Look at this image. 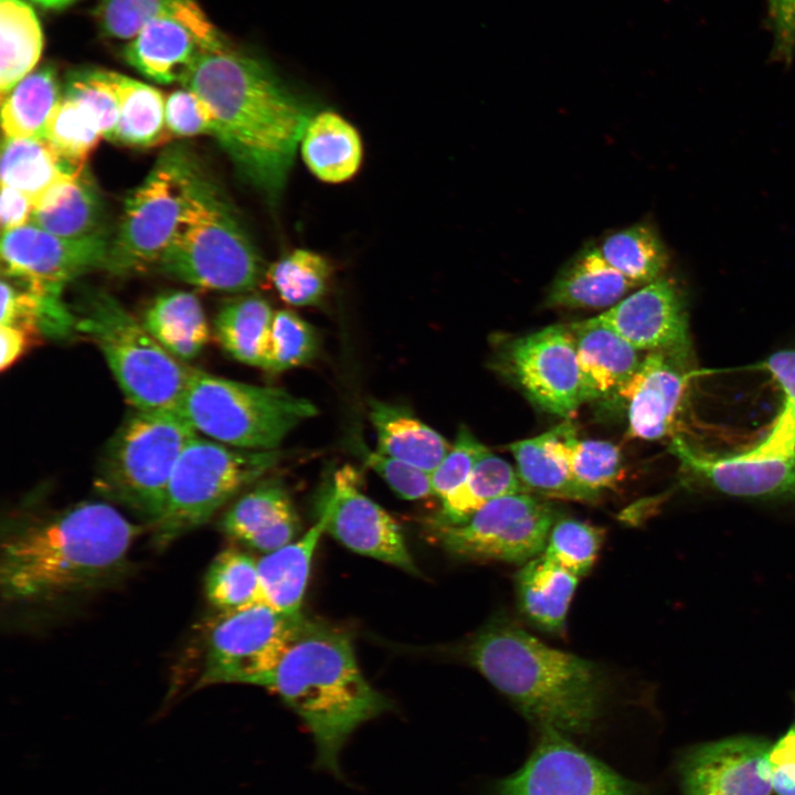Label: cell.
I'll return each instance as SVG.
<instances>
[{
  "label": "cell",
  "mask_w": 795,
  "mask_h": 795,
  "mask_svg": "<svg viewBox=\"0 0 795 795\" xmlns=\"http://www.w3.org/2000/svg\"><path fill=\"white\" fill-rule=\"evenodd\" d=\"M304 617L262 602L220 613L209 630L197 688L215 683L262 687Z\"/></svg>",
  "instance_id": "obj_12"
},
{
  "label": "cell",
  "mask_w": 795,
  "mask_h": 795,
  "mask_svg": "<svg viewBox=\"0 0 795 795\" xmlns=\"http://www.w3.org/2000/svg\"><path fill=\"white\" fill-rule=\"evenodd\" d=\"M119 102V120L113 142L149 148L171 138L166 125V100L155 87L112 72Z\"/></svg>",
  "instance_id": "obj_35"
},
{
  "label": "cell",
  "mask_w": 795,
  "mask_h": 795,
  "mask_svg": "<svg viewBox=\"0 0 795 795\" xmlns=\"http://www.w3.org/2000/svg\"><path fill=\"white\" fill-rule=\"evenodd\" d=\"M103 132L95 115L83 104L63 96L52 113L45 139L75 168H84Z\"/></svg>",
  "instance_id": "obj_42"
},
{
  "label": "cell",
  "mask_w": 795,
  "mask_h": 795,
  "mask_svg": "<svg viewBox=\"0 0 795 795\" xmlns=\"http://www.w3.org/2000/svg\"><path fill=\"white\" fill-rule=\"evenodd\" d=\"M266 275L285 303L312 306L326 295L332 268L322 255L296 248L273 263Z\"/></svg>",
  "instance_id": "obj_41"
},
{
  "label": "cell",
  "mask_w": 795,
  "mask_h": 795,
  "mask_svg": "<svg viewBox=\"0 0 795 795\" xmlns=\"http://www.w3.org/2000/svg\"><path fill=\"white\" fill-rule=\"evenodd\" d=\"M76 331L104 354L126 399L137 410H178L193 368L169 353L117 300L88 296L76 315Z\"/></svg>",
  "instance_id": "obj_8"
},
{
  "label": "cell",
  "mask_w": 795,
  "mask_h": 795,
  "mask_svg": "<svg viewBox=\"0 0 795 795\" xmlns=\"http://www.w3.org/2000/svg\"><path fill=\"white\" fill-rule=\"evenodd\" d=\"M598 248L605 261L636 286L658 279L668 266L666 245L647 222L607 235Z\"/></svg>",
  "instance_id": "obj_38"
},
{
  "label": "cell",
  "mask_w": 795,
  "mask_h": 795,
  "mask_svg": "<svg viewBox=\"0 0 795 795\" xmlns=\"http://www.w3.org/2000/svg\"><path fill=\"white\" fill-rule=\"evenodd\" d=\"M555 517L550 504L520 492L489 501L463 523L433 527L456 556L524 563L545 548Z\"/></svg>",
  "instance_id": "obj_13"
},
{
  "label": "cell",
  "mask_w": 795,
  "mask_h": 795,
  "mask_svg": "<svg viewBox=\"0 0 795 795\" xmlns=\"http://www.w3.org/2000/svg\"><path fill=\"white\" fill-rule=\"evenodd\" d=\"M358 477L348 465L335 473L318 512L325 517L326 531L359 554L416 574L401 527L360 490Z\"/></svg>",
  "instance_id": "obj_15"
},
{
  "label": "cell",
  "mask_w": 795,
  "mask_h": 795,
  "mask_svg": "<svg viewBox=\"0 0 795 795\" xmlns=\"http://www.w3.org/2000/svg\"><path fill=\"white\" fill-rule=\"evenodd\" d=\"M180 82L211 108L212 136L239 171L277 194L312 116L309 107L264 61L227 44L203 51Z\"/></svg>",
  "instance_id": "obj_2"
},
{
  "label": "cell",
  "mask_w": 795,
  "mask_h": 795,
  "mask_svg": "<svg viewBox=\"0 0 795 795\" xmlns=\"http://www.w3.org/2000/svg\"><path fill=\"white\" fill-rule=\"evenodd\" d=\"M189 0H100L95 18L108 38L136 36L151 20L174 12Z\"/></svg>",
  "instance_id": "obj_46"
},
{
  "label": "cell",
  "mask_w": 795,
  "mask_h": 795,
  "mask_svg": "<svg viewBox=\"0 0 795 795\" xmlns=\"http://www.w3.org/2000/svg\"><path fill=\"white\" fill-rule=\"evenodd\" d=\"M488 449L464 426L451 449L431 474L433 495L442 500L459 488Z\"/></svg>",
  "instance_id": "obj_47"
},
{
  "label": "cell",
  "mask_w": 795,
  "mask_h": 795,
  "mask_svg": "<svg viewBox=\"0 0 795 795\" xmlns=\"http://www.w3.org/2000/svg\"><path fill=\"white\" fill-rule=\"evenodd\" d=\"M526 491L527 488L512 466L487 451L467 480L442 500V509L432 526L463 523L489 501Z\"/></svg>",
  "instance_id": "obj_36"
},
{
  "label": "cell",
  "mask_w": 795,
  "mask_h": 795,
  "mask_svg": "<svg viewBox=\"0 0 795 795\" xmlns=\"http://www.w3.org/2000/svg\"><path fill=\"white\" fill-rule=\"evenodd\" d=\"M581 402L615 398L642 361L638 350L595 317L572 322Z\"/></svg>",
  "instance_id": "obj_22"
},
{
  "label": "cell",
  "mask_w": 795,
  "mask_h": 795,
  "mask_svg": "<svg viewBox=\"0 0 795 795\" xmlns=\"http://www.w3.org/2000/svg\"><path fill=\"white\" fill-rule=\"evenodd\" d=\"M369 409L380 453L432 474L451 449L443 435L406 407L370 400Z\"/></svg>",
  "instance_id": "obj_27"
},
{
  "label": "cell",
  "mask_w": 795,
  "mask_h": 795,
  "mask_svg": "<svg viewBox=\"0 0 795 795\" xmlns=\"http://www.w3.org/2000/svg\"><path fill=\"white\" fill-rule=\"evenodd\" d=\"M365 464L403 499L416 500L433 495L431 474L379 451L361 447Z\"/></svg>",
  "instance_id": "obj_49"
},
{
  "label": "cell",
  "mask_w": 795,
  "mask_h": 795,
  "mask_svg": "<svg viewBox=\"0 0 795 795\" xmlns=\"http://www.w3.org/2000/svg\"><path fill=\"white\" fill-rule=\"evenodd\" d=\"M222 531L266 553L292 542L299 521L288 491L278 479L262 481L224 515Z\"/></svg>",
  "instance_id": "obj_23"
},
{
  "label": "cell",
  "mask_w": 795,
  "mask_h": 795,
  "mask_svg": "<svg viewBox=\"0 0 795 795\" xmlns=\"http://www.w3.org/2000/svg\"><path fill=\"white\" fill-rule=\"evenodd\" d=\"M166 125L171 137L213 135L214 117L209 105L184 87L166 99Z\"/></svg>",
  "instance_id": "obj_48"
},
{
  "label": "cell",
  "mask_w": 795,
  "mask_h": 795,
  "mask_svg": "<svg viewBox=\"0 0 795 795\" xmlns=\"http://www.w3.org/2000/svg\"><path fill=\"white\" fill-rule=\"evenodd\" d=\"M63 96L86 106L97 118L104 138L114 140L119 120V102L112 72L82 70L70 73Z\"/></svg>",
  "instance_id": "obj_45"
},
{
  "label": "cell",
  "mask_w": 795,
  "mask_h": 795,
  "mask_svg": "<svg viewBox=\"0 0 795 795\" xmlns=\"http://www.w3.org/2000/svg\"><path fill=\"white\" fill-rule=\"evenodd\" d=\"M579 577L558 565L544 553L530 559L517 573L520 611L542 630L564 628L569 606Z\"/></svg>",
  "instance_id": "obj_29"
},
{
  "label": "cell",
  "mask_w": 795,
  "mask_h": 795,
  "mask_svg": "<svg viewBox=\"0 0 795 795\" xmlns=\"http://www.w3.org/2000/svg\"><path fill=\"white\" fill-rule=\"evenodd\" d=\"M157 269L200 288L227 293L253 289L262 279V261L254 245L202 171Z\"/></svg>",
  "instance_id": "obj_6"
},
{
  "label": "cell",
  "mask_w": 795,
  "mask_h": 795,
  "mask_svg": "<svg viewBox=\"0 0 795 795\" xmlns=\"http://www.w3.org/2000/svg\"><path fill=\"white\" fill-rule=\"evenodd\" d=\"M142 324L180 361L197 358L210 339L199 298L183 290L165 293L155 298L145 312Z\"/></svg>",
  "instance_id": "obj_30"
},
{
  "label": "cell",
  "mask_w": 795,
  "mask_h": 795,
  "mask_svg": "<svg viewBox=\"0 0 795 795\" xmlns=\"http://www.w3.org/2000/svg\"><path fill=\"white\" fill-rule=\"evenodd\" d=\"M548 432L509 445L524 487L547 496L594 502L600 494L577 484L568 467L548 448Z\"/></svg>",
  "instance_id": "obj_39"
},
{
  "label": "cell",
  "mask_w": 795,
  "mask_h": 795,
  "mask_svg": "<svg viewBox=\"0 0 795 795\" xmlns=\"http://www.w3.org/2000/svg\"><path fill=\"white\" fill-rule=\"evenodd\" d=\"M602 541L601 529L584 521L562 519L552 526L543 553L580 577L594 564Z\"/></svg>",
  "instance_id": "obj_43"
},
{
  "label": "cell",
  "mask_w": 795,
  "mask_h": 795,
  "mask_svg": "<svg viewBox=\"0 0 795 795\" xmlns=\"http://www.w3.org/2000/svg\"><path fill=\"white\" fill-rule=\"evenodd\" d=\"M768 762L773 793L795 795V728L793 725L774 744L772 743Z\"/></svg>",
  "instance_id": "obj_50"
},
{
  "label": "cell",
  "mask_w": 795,
  "mask_h": 795,
  "mask_svg": "<svg viewBox=\"0 0 795 795\" xmlns=\"http://www.w3.org/2000/svg\"><path fill=\"white\" fill-rule=\"evenodd\" d=\"M635 287L605 261L598 245L589 243L560 268L549 288L547 305L563 308L612 307Z\"/></svg>",
  "instance_id": "obj_24"
},
{
  "label": "cell",
  "mask_w": 795,
  "mask_h": 795,
  "mask_svg": "<svg viewBox=\"0 0 795 795\" xmlns=\"http://www.w3.org/2000/svg\"><path fill=\"white\" fill-rule=\"evenodd\" d=\"M274 315L262 297L245 296L232 300L215 317V337L237 361L266 370Z\"/></svg>",
  "instance_id": "obj_31"
},
{
  "label": "cell",
  "mask_w": 795,
  "mask_h": 795,
  "mask_svg": "<svg viewBox=\"0 0 795 795\" xmlns=\"http://www.w3.org/2000/svg\"><path fill=\"white\" fill-rule=\"evenodd\" d=\"M62 97L54 66L32 71L1 97L3 136L44 138L47 121Z\"/></svg>",
  "instance_id": "obj_32"
},
{
  "label": "cell",
  "mask_w": 795,
  "mask_h": 795,
  "mask_svg": "<svg viewBox=\"0 0 795 795\" xmlns=\"http://www.w3.org/2000/svg\"><path fill=\"white\" fill-rule=\"evenodd\" d=\"M510 373L540 409L562 417L582 404L574 338L553 325L513 340L507 349Z\"/></svg>",
  "instance_id": "obj_16"
},
{
  "label": "cell",
  "mask_w": 795,
  "mask_h": 795,
  "mask_svg": "<svg viewBox=\"0 0 795 795\" xmlns=\"http://www.w3.org/2000/svg\"><path fill=\"white\" fill-rule=\"evenodd\" d=\"M262 687L271 689L311 734L315 767L342 778L340 754L363 723L393 709L364 678L344 630L304 617Z\"/></svg>",
  "instance_id": "obj_4"
},
{
  "label": "cell",
  "mask_w": 795,
  "mask_h": 795,
  "mask_svg": "<svg viewBox=\"0 0 795 795\" xmlns=\"http://www.w3.org/2000/svg\"><path fill=\"white\" fill-rule=\"evenodd\" d=\"M200 172L183 148H170L158 158L126 200L110 243L107 271L126 275L157 268L179 230Z\"/></svg>",
  "instance_id": "obj_11"
},
{
  "label": "cell",
  "mask_w": 795,
  "mask_h": 795,
  "mask_svg": "<svg viewBox=\"0 0 795 795\" xmlns=\"http://www.w3.org/2000/svg\"><path fill=\"white\" fill-rule=\"evenodd\" d=\"M315 329L297 314L279 310L274 315L266 370L282 372L303 365L317 353Z\"/></svg>",
  "instance_id": "obj_44"
},
{
  "label": "cell",
  "mask_w": 795,
  "mask_h": 795,
  "mask_svg": "<svg viewBox=\"0 0 795 795\" xmlns=\"http://www.w3.org/2000/svg\"><path fill=\"white\" fill-rule=\"evenodd\" d=\"M689 357L649 352L615 398L627 405L628 435L646 441L670 434L687 388Z\"/></svg>",
  "instance_id": "obj_21"
},
{
  "label": "cell",
  "mask_w": 795,
  "mask_h": 795,
  "mask_svg": "<svg viewBox=\"0 0 795 795\" xmlns=\"http://www.w3.org/2000/svg\"><path fill=\"white\" fill-rule=\"evenodd\" d=\"M180 412L197 432L247 451H273L303 421L317 414L304 398L192 369Z\"/></svg>",
  "instance_id": "obj_7"
},
{
  "label": "cell",
  "mask_w": 795,
  "mask_h": 795,
  "mask_svg": "<svg viewBox=\"0 0 795 795\" xmlns=\"http://www.w3.org/2000/svg\"><path fill=\"white\" fill-rule=\"evenodd\" d=\"M765 364L783 391L784 406L762 443L724 457L698 454L680 438L671 447L688 470L725 495L795 496V349L773 353Z\"/></svg>",
  "instance_id": "obj_10"
},
{
  "label": "cell",
  "mask_w": 795,
  "mask_h": 795,
  "mask_svg": "<svg viewBox=\"0 0 795 795\" xmlns=\"http://www.w3.org/2000/svg\"><path fill=\"white\" fill-rule=\"evenodd\" d=\"M38 6L45 8V9H62L71 3H73L76 0H31Z\"/></svg>",
  "instance_id": "obj_54"
},
{
  "label": "cell",
  "mask_w": 795,
  "mask_h": 795,
  "mask_svg": "<svg viewBox=\"0 0 795 795\" xmlns=\"http://www.w3.org/2000/svg\"><path fill=\"white\" fill-rule=\"evenodd\" d=\"M204 591L220 613L261 602L257 562L237 549L221 551L205 573Z\"/></svg>",
  "instance_id": "obj_40"
},
{
  "label": "cell",
  "mask_w": 795,
  "mask_h": 795,
  "mask_svg": "<svg viewBox=\"0 0 795 795\" xmlns=\"http://www.w3.org/2000/svg\"><path fill=\"white\" fill-rule=\"evenodd\" d=\"M548 448L569 469L582 487L600 494L613 487L623 475L619 448L601 439H579L569 421L548 431Z\"/></svg>",
  "instance_id": "obj_34"
},
{
  "label": "cell",
  "mask_w": 795,
  "mask_h": 795,
  "mask_svg": "<svg viewBox=\"0 0 795 795\" xmlns=\"http://www.w3.org/2000/svg\"><path fill=\"white\" fill-rule=\"evenodd\" d=\"M466 655L539 729L585 735L603 718L610 691L602 668L548 646L504 614L476 634Z\"/></svg>",
  "instance_id": "obj_3"
},
{
  "label": "cell",
  "mask_w": 795,
  "mask_h": 795,
  "mask_svg": "<svg viewBox=\"0 0 795 795\" xmlns=\"http://www.w3.org/2000/svg\"><path fill=\"white\" fill-rule=\"evenodd\" d=\"M84 168L65 161L45 138H3L1 184L21 191L33 204L56 182Z\"/></svg>",
  "instance_id": "obj_33"
},
{
  "label": "cell",
  "mask_w": 795,
  "mask_h": 795,
  "mask_svg": "<svg viewBox=\"0 0 795 795\" xmlns=\"http://www.w3.org/2000/svg\"><path fill=\"white\" fill-rule=\"evenodd\" d=\"M34 204L28 195L1 184L0 221L3 232L29 224Z\"/></svg>",
  "instance_id": "obj_51"
},
{
  "label": "cell",
  "mask_w": 795,
  "mask_h": 795,
  "mask_svg": "<svg viewBox=\"0 0 795 795\" xmlns=\"http://www.w3.org/2000/svg\"><path fill=\"white\" fill-rule=\"evenodd\" d=\"M282 458L273 451L233 449L195 436L181 454L169 481L152 543L165 549L206 523L234 495L269 471Z\"/></svg>",
  "instance_id": "obj_9"
},
{
  "label": "cell",
  "mask_w": 795,
  "mask_h": 795,
  "mask_svg": "<svg viewBox=\"0 0 795 795\" xmlns=\"http://www.w3.org/2000/svg\"><path fill=\"white\" fill-rule=\"evenodd\" d=\"M110 243L106 233L66 239L29 223L2 233V275L64 287L85 273L105 268Z\"/></svg>",
  "instance_id": "obj_17"
},
{
  "label": "cell",
  "mask_w": 795,
  "mask_h": 795,
  "mask_svg": "<svg viewBox=\"0 0 795 795\" xmlns=\"http://www.w3.org/2000/svg\"><path fill=\"white\" fill-rule=\"evenodd\" d=\"M30 223L66 239L106 233L102 202L86 167L51 187L34 204Z\"/></svg>",
  "instance_id": "obj_25"
},
{
  "label": "cell",
  "mask_w": 795,
  "mask_h": 795,
  "mask_svg": "<svg viewBox=\"0 0 795 795\" xmlns=\"http://www.w3.org/2000/svg\"><path fill=\"white\" fill-rule=\"evenodd\" d=\"M771 745L735 735L692 746L678 768L683 795H772Z\"/></svg>",
  "instance_id": "obj_18"
},
{
  "label": "cell",
  "mask_w": 795,
  "mask_h": 795,
  "mask_svg": "<svg viewBox=\"0 0 795 795\" xmlns=\"http://www.w3.org/2000/svg\"><path fill=\"white\" fill-rule=\"evenodd\" d=\"M31 336L32 333L22 327L0 325L1 371L10 368L24 353Z\"/></svg>",
  "instance_id": "obj_53"
},
{
  "label": "cell",
  "mask_w": 795,
  "mask_h": 795,
  "mask_svg": "<svg viewBox=\"0 0 795 795\" xmlns=\"http://www.w3.org/2000/svg\"><path fill=\"white\" fill-rule=\"evenodd\" d=\"M140 530L98 501L11 520L1 532V597L44 605L105 587L125 573Z\"/></svg>",
  "instance_id": "obj_1"
},
{
  "label": "cell",
  "mask_w": 795,
  "mask_h": 795,
  "mask_svg": "<svg viewBox=\"0 0 795 795\" xmlns=\"http://www.w3.org/2000/svg\"><path fill=\"white\" fill-rule=\"evenodd\" d=\"M793 727L795 728V723L793 724Z\"/></svg>",
  "instance_id": "obj_55"
},
{
  "label": "cell",
  "mask_w": 795,
  "mask_h": 795,
  "mask_svg": "<svg viewBox=\"0 0 795 795\" xmlns=\"http://www.w3.org/2000/svg\"><path fill=\"white\" fill-rule=\"evenodd\" d=\"M43 34L23 0H0V93L4 96L40 60Z\"/></svg>",
  "instance_id": "obj_37"
},
{
  "label": "cell",
  "mask_w": 795,
  "mask_h": 795,
  "mask_svg": "<svg viewBox=\"0 0 795 795\" xmlns=\"http://www.w3.org/2000/svg\"><path fill=\"white\" fill-rule=\"evenodd\" d=\"M223 38L194 0L147 23L124 49L139 73L157 83L181 81L197 57L224 45Z\"/></svg>",
  "instance_id": "obj_19"
},
{
  "label": "cell",
  "mask_w": 795,
  "mask_h": 795,
  "mask_svg": "<svg viewBox=\"0 0 795 795\" xmlns=\"http://www.w3.org/2000/svg\"><path fill=\"white\" fill-rule=\"evenodd\" d=\"M522 766L498 781L491 795H646L638 783L580 749L570 736L539 729Z\"/></svg>",
  "instance_id": "obj_14"
},
{
  "label": "cell",
  "mask_w": 795,
  "mask_h": 795,
  "mask_svg": "<svg viewBox=\"0 0 795 795\" xmlns=\"http://www.w3.org/2000/svg\"><path fill=\"white\" fill-rule=\"evenodd\" d=\"M197 433L178 410L135 409L108 442L95 487L151 528L163 512L174 467Z\"/></svg>",
  "instance_id": "obj_5"
},
{
  "label": "cell",
  "mask_w": 795,
  "mask_h": 795,
  "mask_svg": "<svg viewBox=\"0 0 795 795\" xmlns=\"http://www.w3.org/2000/svg\"><path fill=\"white\" fill-rule=\"evenodd\" d=\"M325 532V517L318 515L317 521L299 539L257 561L262 603L285 614L301 613L314 553Z\"/></svg>",
  "instance_id": "obj_26"
},
{
  "label": "cell",
  "mask_w": 795,
  "mask_h": 795,
  "mask_svg": "<svg viewBox=\"0 0 795 795\" xmlns=\"http://www.w3.org/2000/svg\"><path fill=\"white\" fill-rule=\"evenodd\" d=\"M638 351L690 357V338L680 289L667 277L644 285L595 317Z\"/></svg>",
  "instance_id": "obj_20"
},
{
  "label": "cell",
  "mask_w": 795,
  "mask_h": 795,
  "mask_svg": "<svg viewBox=\"0 0 795 795\" xmlns=\"http://www.w3.org/2000/svg\"><path fill=\"white\" fill-rule=\"evenodd\" d=\"M299 145L308 169L328 183L350 179L362 161L359 132L348 120L331 110L311 116Z\"/></svg>",
  "instance_id": "obj_28"
},
{
  "label": "cell",
  "mask_w": 795,
  "mask_h": 795,
  "mask_svg": "<svg viewBox=\"0 0 795 795\" xmlns=\"http://www.w3.org/2000/svg\"><path fill=\"white\" fill-rule=\"evenodd\" d=\"M770 13L775 28L776 51L786 57L795 50V0H770Z\"/></svg>",
  "instance_id": "obj_52"
}]
</instances>
